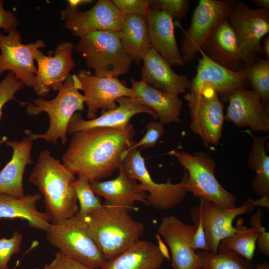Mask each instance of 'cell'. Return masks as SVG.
<instances>
[{"label":"cell","instance_id":"83f0119b","mask_svg":"<svg viewBox=\"0 0 269 269\" xmlns=\"http://www.w3.org/2000/svg\"><path fill=\"white\" fill-rule=\"evenodd\" d=\"M41 197L38 193L25 194L22 197L0 193V219L25 220L29 226L46 231L51 223L50 218L46 212L39 211L36 206Z\"/></svg>","mask_w":269,"mask_h":269},{"label":"cell","instance_id":"4316f807","mask_svg":"<svg viewBox=\"0 0 269 269\" xmlns=\"http://www.w3.org/2000/svg\"><path fill=\"white\" fill-rule=\"evenodd\" d=\"M130 81L134 98L154 111L161 123L181 121L182 102L178 96L158 90L142 81L131 78Z\"/></svg>","mask_w":269,"mask_h":269},{"label":"cell","instance_id":"4fadbf2b","mask_svg":"<svg viewBox=\"0 0 269 269\" xmlns=\"http://www.w3.org/2000/svg\"><path fill=\"white\" fill-rule=\"evenodd\" d=\"M124 15L112 0H99L86 11L68 5L60 10L64 27L79 38L98 31H118L123 26Z\"/></svg>","mask_w":269,"mask_h":269},{"label":"cell","instance_id":"e0dca14e","mask_svg":"<svg viewBox=\"0 0 269 269\" xmlns=\"http://www.w3.org/2000/svg\"><path fill=\"white\" fill-rule=\"evenodd\" d=\"M84 92V103L87 106V117L90 120L97 117L99 109L112 110L118 107L119 98L134 97L133 90L127 87L118 78L99 77L86 69L76 74Z\"/></svg>","mask_w":269,"mask_h":269},{"label":"cell","instance_id":"ffe728a7","mask_svg":"<svg viewBox=\"0 0 269 269\" xmlns=\"http://www.w3.org/2000/svg\"><path fill=\"white\" fill-rule=\"evenodd\" d=\"M116 102L118 107L112 110H102L98 117L85 120L82 115L76 112L69 123L67 133H74L93 128H118L126 127L132 118L138 114L145 113L154 118H157L155 112L149 108L140 104L136 99L122 97Z\"/></svg>","mask_w":269,"mask_h":269},{"label":"cell","instance_id":"681fc988","mask_svg":"<svg viewBox=\"0 0 269 269\" xmlns=\"http://www.w3.org/2000/svg\"><path fill=\"white\" fill-rule=\"evenodd\" d=\"M202 269V268H200V269Z\"/></svg>","mask_w":269,"mask_h":269},{"label":"cell","instance_id":"b9f144b4","mask_svg":"<svg viewBox=\"0 0 269 269\" xmlns=\"http://www.w3.org/2000/svg\"><path fill=\"white\" fill-rule=\"evenodd\" d=\"M3 0H0V28L3 29L7 33L16 29L18 20L11 11L3 8Z\"/></svg>","mask_w":269,"mask_h":269},{"label":"cell","instance_id":"5bb4252c","mask_svg":"<svg viewBox=\"0 0 269 269\" xmlns=\"http://www.w3.org/2000/svg\"><path fill=\"white\" fill-rule=\"evenodd\" d=\"M42 39L28 44L22 43V37L17 29L4 35L0 32V75L6 71H11L25 86L32 87L37 72L35 56L44 48Z\"/></svg>","mask_w":269,"mask_h":269},{"label":"cell","instance_id":"7a4b0ae2","mask_svg":"<svg viewBox=\"0 0 269 269\" xmlns=\"http://www.w3.org/2000/svg\"><path fill=\"white\" fill-rule=\"evenodd\" d=\"M76 178L49 150H42L29 175V180L43 196L46 213L51 223L73 217L79 207L71 183Z\"/></svg>","mask_w":269,"mask_h":269},{"label":"cell","instance_id":"4dcf8cb0","mask_svg":"<svg viewBox=\"0 0 269 269\" xmlns=\"http://www.w3.org/2000/svg\"><path fill=\"white\" fill-rule=\"evenodd\" d=\"M203 260V269H256L255 265L235 252L220 244L216 254L197 250Z\"/></svg>","mask_w":269,"mask_h":269},{"label":"cell","instance_id":"d6a6232c","mask_svg":"<svg viewBox=\"0 0 269 269\" xmlns=\"http://www.w3.org/2000/svg\"><path fill=\"white\" fill-rule=\"evenodd\" d=\"M244 71L250 85L269 111V60L259 58L254 64L246 66Z\"/></svg>","mask_w":269,"mask_h":269},{"label":"cell","instance_id":"f35d334b","mask_svg":"<svg viewBox=\"0 0 269 269\" xmlns=\"http://www.w3.org/2000/svg\"><path fill=\"white\" fill-rule=\"evenodd\" d=\"M44 269H95L60 251L53 260L44 266Z\"/></svg>","mask_w":269,"mask_h":269},{"label":"cell","instance_id":"5b68a950","mask_svg":"<svg viewBox=\"0 0 269 269\" xmlns=\"http://www.w3.org/2000/svg\"><path fill=\"white\" fill-rule=\"evenodd\" d=\"M74 50L85 59L88 69L99 77L118 78L127 73L132 61L125 52L118 31H98L80 38Z\"/></svg>","mask_w":269,"mask_h":269},{"label":"cell","instance_id":"277c9868","mask_svg":"<svg viewBox=\"0 0 269 269\" xmlns=\"http://www.w3.org/2000/svg\"><path fill=\"white\" fill-rule=\"evenodd\" d=\"M80 87L76 75L70 74L54 99L47 100L40 98L32 103H25L26 112L29 115L37 116L45 112L50 121L49 128L44 134H33L25 130V134L32 140L42 139L54 144L60 138L64 145L67 140V131L70 119L77 111L84 110L85 100L83 95L79 92Z\"/></svg>","mask_w":269,"mask_h":269},{"label":"cell","instance_id":"f1b7e54d","mask_svg":"<svg viewBox=\"0 0 269 269\" xmlns=\"http://www.w3.org/2000/svg\"><path fill=\"white\" fill-rule=\"evenodd\" d=\"M123 48L132 62L139 64L151 47L145 15L124 14L118 31Z\"/></svg>","mask_w":269,"mask_h":269},{"label":"cell","instance_id":"484cf974","mask_svg":"<svg viewBox=\"0 0 269 269\" xmlns=\"http://www.w3.org/2000/svg\"><path fill=\"white\" fill-rule=\"evenodd\" d=\"M32 141L28 136L19 141L4 139L5 144L12 148V155L10 160L0 171V193L17 197L25 195L23 176L26 165L32 162Z\"/></svg>","mask_w":269,"mask_h":269},{"label":"cell","instance_id":"7402d4cb","mask_svg":"<svg viewBox=\"0 0 269 269\" xmlns=\"http://www.w3.org/2000/svg\"><path fill=\"white\" fill-rule=\"evenodd\" d=\"M142 61L141 81L158 90L177 96L189 90L190 80L185 75L175 73L153 48H149Z\"/></svg>","mask_w":269,"mask_h":269},{"label":"cell","instance_id":"ba28073f","mask_svg":"<svg viewBox=\"0 0 269 269\" xmlns=\"http://www.w3.org/2000/svg\"><path fill=\"white\" fill-rule=\"evenodd\" d=\"M121 165L130 179L140 182L137 183L139 189L148 192L147 206L159 210L170 209L181 203L187 194L186 184L188 173L186 170L179 183H172L170 178L165 183H157L152 179L140 150L129 151Z\"/></svg>","mask_w":269,"mask_h":269},{"label":"cell","instance_id":"f546056e","mask_svg":"<svg viewBox=\"0 0 269 269\" xmlns=\"http://www.w3.org/2000/svg\"><path fill=\"white\" fill-rule=\"evenodd\" d=\"M245 132L252 137L248 165L256 173L251 180V189L260 198H269V156L265 148L269 135L257 136L249 130Z\"/></svg>","mask_w":269,"mask_h":269},{"label":"cell","instance_id":"9c48e42d","mask_svg":"<svg viewBox=\"0 0 269 269\" xmlns=\"http://www.w3.org/2000/svg\"><path fill=\"white\" fill-rule=\"evenodd\" d=\"M200 200L199 205L191 210V220L194 224L200 222L203 225L209 250L213 254L217 253L221 241L235 232L233 222L237 216L252 212L256 206L269 208L267 197L249 198L240 207L233 208H226L202 198Z\"/></svg>","mask_w":269,"mask_h":269},{"label":"cell","instance_id":"d590c367","mask_svg":"<svg viewBox=\"0 0 269 269\" xmlns=\"http://www.w3.org/2000/svg\"><path fill=\"white\" fill-rule=\"evenodd\" d=\"M23 238L22 234L15 230L11 238L0 239V269H9L8 264L12 256L20 252Z\"/></svg>","mask_w":269,"mask_h":269},{"label":"cell","instance_id":"1f68e13d","mask_svg":"<svg viewBox=\"0 0 269 269\" xmlns=\"http://www.w3.org/2000/svg\"><path fill=\"white\" fill-rule=\"evenodd\" d=\"M243 222L241 219L238 221L237 225L234 227L235 232L223 239L220 245L235 252L244 258L252 261L260 232L256 228H248L243 224Z\"/></svg>","mask_w":269,"mask_h":269},{"label":"cell","instance_id":"ac0fdd59","mask_svg":"<svg viewBox=\"0 0 269 269\" xmlns=\"http://www.w3.org/2000/svg\"><path fill=\"white\" fill-rule=\"evenodd\" d=\"M197 224L189 225L174 216L164 217L158 232L162 236L171 254L173 269L202 268L201 257L192 248V239Z\"/></svg>","mask_w":269,"mask_h":269},{"label":"cell","instance_id":"ab89813d","mask_svg":"<svg viewBox=\"0 0 269 269\" xmlns=\"http://www.w3.org/2000/svg\"><path fill=\"white\" fill-rule=\"evenodd\" d=\"M124 14L146 15L149 11V0H112Z\"/></svg>","mask_w":269,"mask_h":269},{"label":"cell","instance_id":"8fae6325","mask_svg":"<svg viewBox=\"0 0 269 269\" xmlns=\"http://www.w3.org/2000/svg\"><path fill=\"white\" fill-rule=\"evenodd\" d=\"M234 0H200L188 28L182 29L180 52L184 63H190L217 25L227 19Z\"/></svg>","mask_w":269,"mask_h":269},{"label":"cell","instance_id":"c3c4849f","mask_svg":"<svg viewBox=\"0 0 269 269\" xmlns=\"http://www.w3.org/2000/svg\"><path fill=\"white\" fill-rule=\"evenodd\" d=\"M19 262H20V260H18L17 261L16 263V264L14 266V267L13 268V269H16V268L18 267V266H19ZM34 269H40L39 268H35Z\"/></svg>","mask_w":269,"mask_h":269},{"label":"cell","instance_id":"8992f818","mask_svg":"<svg viewBox=\"0 0 269 269\" xmlns=\"http://www.w3.org/2000/svg\"><path fill=\"white\" fill-rule=\"evenodd\" d=\"M168 154L173 156L187 172L186 188L194 196L214 202L226 208L237 206L235 195L225 189L217 180L215 173L216 162L205 152L193 154L172 150Z\"/></svg>","mask_w":269,"mask_h":269},{"label":"cell","instance_id":"3957f363","mask_svg":"<svg viewBox=\"0 0 269 269\" xmlns=\"http://www.w3.org/2000/svg\"><path fill=\"white\" fill-rule=\"evenodd\" d=\"M128 209L105 205L85 221L92 238L107 261L124 252L143 235V222L135 220Z\"/></svg>","mask_w":269,"mask_h":269},{"label":"cell","instance_id":"7dc6e473","mask_svg":"<svg viewBox=\"0 0 269 269\" xmlns=\"http://www.w3.org/2000/svg\"><path fill=\"white\" fill-rule=\"evenodd\" d=\"M256 269H269V264L267 262L258 263L256 266Z\"/></svg>","mask_w":269,"mask_h":269},{"label":"cell","instance_id":"f6af8a7d","mask_svg":"<svg viewBox=\"0 0 269 269\" xmlns=\"http://www.w3.org/2000/svg\"><path fill=\"white\" fill-rule=\"evenodd\" d=\"M91 0H68V5L73 7H78L79 6L92 2Z\"/></svg>","mask_w":269,"mask_h":269},{"label":"cell","instance_id":"d4e9b609","mask_svg":"<svg viewBox=\"0 0 269 269\" xmlns=\"http://www.w3.org/2000/svg\"><path fill=\"white\" fill-rule=\"evenodd\" d=\"M163 244L139 240L118 256L106 261L100 269H159L169 259Z\"/></svg>","mask_w":269,"mask_h":269},{"label":"cell","instance_id":"d6986e66","mask_svg":"<svg viewBox=\"0 0 269 269\" xmlns=\"http://www.w3.org/2000/svg\"><path fill=\"white\" fill-rule=\"evenodd\" d=\"M224 120L238 128L249 126L251 131L268 133L269 111L253 90L240 88L229 98Z\"/></svg>","mask_w":269,"mask_h":269},{"label":"cell","instance_id":"44dd1931","mask_svg":"<svg viewBox=\"0 0 269 269\" xmlns=\"http://www.w3.org/2000/svg\"><path fill=\"white\" fill-rule=\"evenodd\" d=\"M205 54L218 64L234 71L246 67L236 36L227 19L221 21L202 45Z\"/></svg>","mask_w":269,"mask_h":269},{"label":"cell","instance_id":"8d00e7d4","mask_svg":"<svg viewBox=\"0 0 269 269\" xmlns=\"http://www.w3.org/2000/svg\"><path fill=\"white\" fill-rule=\"evenodd\" d=\"M146 132L144 136L138 142L135 143L122 155V160L131 150L139 147H152L155 145L158 140L164 132V125L160 122H150L145 126Z\"/></svg>","mask_w":269,"mask_h":269},{"label":"cell","instance_id":"2e32d148","mask_svg":"<svg viewBox=\"0 0 269 269\" xmlns=\"http://www.w3.org/2000/svg\"><path fill=\"white\" fill-rule=\"evenodd\" d=\"M199 53L201 57L198 59L196 74L190 80L189 91L202 93L212 89L222 102H227L238 89L249 86L244 69L232 71L213 61L201 49Z\"/></svg>","mask_w":269,"mask_h":269},{"label":"cell","instance_id":"7bdbcfd3","mask_svg":"<svg viewBox=\"0 0 269 269\" xmlns=\"http://www.w3.org/2000/svg\"><path fill=\"white\" fill-rule=\"evenodd\" d=\"M197 226L192 239L193 249L196 250H209L207 245L204 228L200 222L197 223Z\"/></svg>","mask_w":269,"mask_h":269},{"label":"cell","instance_id":"e575fe53","mask_svg":"<svg viewBox=\"0 0 269 269\" xmlns=\"http://www.w3.org/2000/svg\"><path fill=\"white\" fill-rule=\"evenodd\" d=\"M188 0H149V7L166 13L179 22L189 12Z\"/></svg>","mask_w":269,"mask_h":269},{"label":"cell","instance_id":"9a60e30c","mask_svg":"<svg viewBox=\"0 0 269 269\" xmlns=\"http://www.w3.org/2000/svg\"><path fill=\"white\" fill-rule=\"evenodd\" d=\"M75 45L63 41L55 49L54 56H46L40 50L35 56L37 72L32 88L36 95L45 97L50 91H58L75 65L73 55Z\"/></svg>","mask_w":269,"mask_h":269},{"label":"cell","instance_id":"bcb514c9","mask_svg":"<svg viewBox=\"0 0 269 269\" xmlns=\"http://www.w3.org/2000/svg\"><path fill=\"white\" fill-rule=\"evenodd\" d=\"M258 8H264L269 10V0H252Z\"/></svg>","mask_w":269,"mask_h":269},{"label":"cell","instance_id":"30bf717a","mask_svg":"<svg viewBox=\"0 0 269 269\" xmlns=\"http://www.w3.org/2000/svg\"><path fill=\"white\" fill-rule=\"evenodd\" d=\"M227 19L236 38L246 66L262 55L261 39L269 33V10L251 8L243 0H235Z\"/></svg>","mask_w":269,"mask_h":269},{"label":"cell","instance_id":"836d02e7","mask_svg":"<svg viewBox=\"0 0 269 269\" xmlns=\"http://www.w3.org/2000/svg\"><path fill=\"white\" fill-rule=\"evenodd\" d=\"M71 186L79 203L80 207L76 215L80 218L84 219L90 214L104 206L100 198L93 192L90 182L87 179L78 177L71 183Z\"/></svg>","mask_w":269,"mask_h":269},{"label":"cell","instance_id":"7c38bea8","mask_svg":"<svg viewBox=\"0 0 269 269\" xmlns=\"http://www.w3.org/2000/svg\"><path fill=\"white\" fill-rule=\"evenodd\" d=\"M184 98L190 109L191 131L201 137L207 147L218 145L225 120L223 102L217 93L212 89L202 93L189 91Z\"/></svg>","mask_w":269,"mask_h":269},{"label":"cell","instance_id":"52a82bcc","mask_svg":"<svg viewBox=\"0 0 269 269\" xmlns=\"http://www.w3.org/2000/svg\"><path fill=\"white\" fill-rule=\"evenodd\" d=\"M48 241L59 251L95 269H100L106 260L92 238L85 221L75 215L56 223L46 231Z\"/></svg>","mask_w":269,"mask_h":269},{"label":"cell","instance_id":"603a6c76","mask_svg":"<svg viewBox=\"0 0 269 269\" xmlns=\"http://www.w3.org/2000/svg\"><path fill=\"white\" fill-rule=\"evenodd\" d=\"M151 47L172 66H183L177 45L173 20L163 11L150 8L146 15Z\"/></svg>","mask_w":269,"mask_h":269},{"label":"cell","instance_id":"74e56055","mask_svg":"<svg viewBox=\"0 0 269 269\" xmlns=\"http://www.w3.org/2000/svg\"><path fill=\"white\" fill-rule=\"evenodd\" d=\"M23 82L18 80L14 74L8 71L6 76L0 82V119L4 105L10 100L18 101L15 98V93L25 87Z\"/></svg>","mask_w":269,"mask_h":269},{"label":"cell","instance_id":"cb8c5ba5","mask_svg":"<svg viewBox=\"0 0 269 269\" xmlns=\"http://www.w3.org/2000/svg\"><path fill=\"white\" fill-rule=\"evenodd\" d=\"M118 169L119 174L113 179L90 183L95 194L105 199V205L124 208L129 211L136 209V202L147 205L148 194L138 188L136 180L126 175L121 164Z\"/></svg>","mask_w":269,"mask_h":269},{"label":"cell","instance_id":"ee69618b","mask_svg":"<svg viewBox=\"0 0 269 269\" xmlns=\"http://www.w3.org/2000/svg\"><path fill=\"white\" fill-rule=\"evenodd\" d=\"M262 47L263 54H264L266 59L269 60V36L266 37L263 40Z\"/></svg>","mask_w":269,"mask_h":269},{"label":"cell","instance_id":"6da1fadb","mask_svg":"<svg viewBox=\"0 0 269 269\" xmlns=\"http://www.w3.org/2000/svg\"><path fill=\"white\" fill-rule=\"evenodd\" d=\"M133 125L118 128H93L75 133L62 157L74 175L90 183L110 177L119 169L123 153L134 143Z\"/></svg>","mask_w":269,"mask_h":269},{"label":"cell","instance_id":"60d3db41","mask_svg":"<svg viewBox=\"0 0 269 269\" xmlns=\"http://www.w3.org/2000/svg\"><path fill=\"white\" fill-rule=\"evenodd\" d=\"M263 211L261 208L257 210L250 219L252 227L258 229L260 235L257 240V244L260 251L265 256H269V233L267 232L264 227L262 226L261 219Z\"/></svg>","mask_w":269,"mask_h":269}]
</instances>
